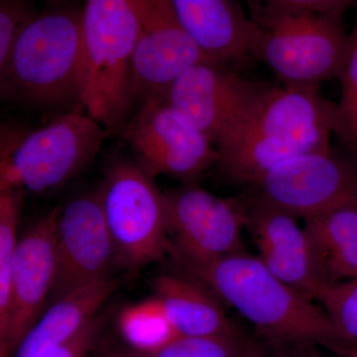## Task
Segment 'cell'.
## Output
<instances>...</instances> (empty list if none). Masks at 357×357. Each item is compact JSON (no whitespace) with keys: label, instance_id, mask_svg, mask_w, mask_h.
I'll return each instance as SVG.
<instances>
[{"label":"cell","instance_id":"obj_11","mask_svg":"<svg viewBox=\"0 0 357 357\" xmlns=\"http://www.w3.org/2000/svg\"><path fill=\"white\" fill-rule=\"evenodd\" d=\"M138 165L152 178L192 181L217 165V148L185 123L164 98H151L121 129Z\"/></svg>","mask_w":357,"mask_h":357},{"label":"cell","instance_id":"obj_23","mask_svg":"<svg viewBox=\"0 0 357 357\" xmlns=\"http://www.w3.org/2000/svg\"><path fill=\"white\" fill-rule=\"evenodd\" d=\"M318 301L342 338L349 354L357 351V277L325 284Z\"/></svg>","mask_w":357,"mask_h":357},{"label":"cell","instance_id":"obj_14","mask_svg":"<svg viewBox=\"0 0 357 357\" xmlns=\"http://www.w3.org/2000/svg\"><path fill=\"white\" fill-rule=\"evenodd\" d=\"M61 208L40 218L18 238L11 271L6 340L13 357L46 311L57 275V222Z\"/></svg>","mask_w":357,"mask_h":357},{"label":"cell","instance_id":"obj_2","mask_svg":"<svg viewBox=\"0 0 357 357\" xmlns=\"http://www.w3.org/2000/svg\"><path fill=\"white\" fill-rule=\"evenodd\" d=\"M319 89L273 86L245 126L218 150L223 177L250 187L288 160L331 148L337 103Z\"/></svg>","mask_w":357,"mask_h":357},{"label":"cell","instance_id":"obj_10","mask_svg":"<svg viewBox=\"0 0 357 357\" xmlns=\"http://www.w3.org/2000/svg\"><path fill=\"white\" fill-rule=\"evenodd\" d=\"M249 194L297 218L357 204V157L332 147L275 167L250 185Z\"/></svg>","mask_w":357,"mask_h":357},{"label":"cell","instance_id":"obj_19","mask_svg":"<svg viewBox=\"0 0 357 357\" xmlns=\"http://www.w3.org/2000/svg\"><path fill=\"white\" fill-rule=\"evenodd\" d=\"M304 220V230L325 283L357 277V204Z\"/></svg>","mask_w":357,"mask_h":357},{"label":"cell","instance_id":"obj_25","mask_svg":"<svg viewBox=\"0 0 357 357\" xmlns=\"http://www.w3.org/2000/svg\"><path fill=\"white\" fill-rule=\"evenodd\" d=\"M36 14L29 2L0 0V77L6 69L20 30Z\"/></svg>","mask_w":357,"mask_h":357},{"label":"cell","instance_id":"obj_29","mask_svg":"<svg viewBox=\"0 0 357 357\" xmlns=\"http://www.w3.org/2000/svg\"><path fill=\"white\" fill-rule=\"evenodd\" d=\"M263 354H264V349L261 345L250 342L243 357H262Z\"/></svg>","mask_w":357,"mask_h":357},{"label":"cell","instance_id":"obj_17","mask_svg":"<svg viewBox=\"0 0 357 357\" xmlns=\"http://www.w3.org/2000/svg\"><path fill=\"white\" fill-rule=\"evenodd\" d=\"M115 288L116 282L109 277L77 288L56 301L27 333L13 357H39L69 342L96 318Z\"/></svg>","mask_w":357,"mask_h":357},{"label":"cell","instance_id":"obj_24","mask_svg":"<svg viewBox=\"0 0 357 357\" xmlns=\"http://www.w3.org/2000/svg\"><path fill=\"white\" fill-rule=\"evenodd\" d=\"M250 342L241 333L178 337L147 357H243Z\"/></svg>","mask_w":357,"mask_h":357},{"label":"cell","instance_id":"obj_9","mask_svg":"<svg viewBox=\"0 0 357 357\" xmlns=\"http://www.w3.org/2000/svg\"><path fill=\"white\" fill-rule=\"evenodd\" d=\"M164 195L170 253L178 266L210 264L246 252L248 196L222 199L195 185Z\"/></svg>","mask_w":357,"mask_h":357},{"label":"cell","instance_id":"obj_20","mask_svg":"<svg viewBox=\"0 0 357 357\" xmlns=\"http://www.w3.org/2000/svg\"><path fill=\"white\" fill-rule=\"evenodd\" d=\"M117 325L129 347L145 354L158 351L178 337L155 297L124 307Z\"/></svg>","mask_w":357,"mask_h":357},{"label":"cell","instance_id":"obj_18","mask_svg":"<svg viewBox=\"0 0 357 357\" xmlns=\"http://www.w3.org/2000/svg\"><path fill=\"white\" fill-rule=\"evenodd\" d=\"M169 323L178 337L237 335L218 298L196 279L163 274L153 283Z\"/></svg>","mask_w":357,"mask_h":357},{"label":"cell","instance_id":"obj_15","mask_svg":"<svg viewBox=\"0 0 357 357\" xmlns=\"http://www.w3.org/2000/svg\"><path fill=\"white\" fill-rule=\"evenodd\" d=\"M170 4L208 64L239 73L259 62V28L239 2L170 0Z\"/></svg>","mask_w":357,"mask_h":357},{"label":"cell","instance_id":"obj_16","mask_svg":"<svg viewBox=\"0 0 357 357\" xmlns=\"http://www.w3.org/2000/svg\"><path fill=\"white\" fill-rule=\"evenodd\" d=\"M246 196L245 229L258 249V258L279 280L316 301L326 283L299 218L250 194Z\"/></svg>","mask_w":357,"mask_h":357},{"label":"cell","instance_id":"obj_5","mask_svg":"<svg viewBox=\"0 0 357 357\" xmlns=\"http://www.w3.org/2000/svg\"><path fill=\"white\" fill-rule=\"evenodd\" d=\"M137 14L132 0H89L83 9V84L89 116L121 131L134 105L133 53Z\"/></svg>","mask_w":357,"mask_h":357},{"label":"cell","instance_id":"obj_6","mask_svg":"<svg viewBox=\"0 0 357 357\" xmlns=\"http://www.w3.org/2000/svg\"><path fill=\"white\" fill-rule=\"evenodd\" d=\"M107 135L77 112L39 128L0 121V192L38 194L61 187L95 158Z\"/></svg>","mask_w":357,"mask_h":357},{"label":"cell","instance_id":"obj_3","mask_svg":"<svg viewBox=\"0 0 357 357\" xmlns=\"http://www.w3.org/2000/svg\"><path fill=\"white\" fill-rule=\"evenodd\" d=\"M349 0L248 1L261 35L259 62L285 86H321L337 79L347 58Z\"/></svg>","mask_w":357,"mask_h":357},{"label":"cell","instance_id":"obj_4","mask_svg":"<svg viewBox=\"0 0 357 357\" xmlns=\"http://www.w3.org/2000/svg\"><path fill=\"white\" fill-rule=\"evenodd\" d=\"M82 84L83 10L51 9L20 30L0 77V103L56 109L79 100Z\"/></svg>","mask_w":357,"mask_h":357},{"label":"cell","instance_id":"obj_26","mask_svg":"<svg viewBox=\"0 0 357 357\" xmlns=\"http://www.w3.org/2000/svg\"><path fill=\"white\" fill-rule=\"evenodd\" d=\"M102 325V317L96 316L76 337L39 357H86L98 342Z\"/></svg>","mask_w":357,"mask_h":357},{"label":"cell","instance_id":"obj_27","mask_svg":"<svg viewBox=\"0 0 357 357\" xmlns=\"http://www.w3.org/2000/svg\"><path fill=\"white\" fill-rule=\"evenodd\" d=\"M271 351H264L262 357H319L314 347L305 342H289V344H269Z\"/></svg>","mask_w":357,"mask_h":357},{"label":"cell","instance_id":"obj_28","mask_svg":"<svg viewBox=\"0 0 357 357\" xmlns=\"http://www.w3.org/2000/svg\"><path fill=\"white\" fill-rule=\"evenodd\" d=\"M103 357H147L146 354L135 349H112L105 352Z\"/></svg>","mask_w":357,"mask_h":357},{"label":"cell","instance_id":"obj_7","mask_svg":"<svg viewBox=\"0 0 357 357\" xmlns=\"http://www.w3.org/2000/svg\"><path fill=\"white\" fill-rule=\"evenodd\" d=\"M100 194L115 263L138 269L170 253L164 195L138 164L115 160Z\"/></svg>","mask_w":357,"mask_h":357},{"label":"cell","instance_id":"obj_12","mask_svg":"<svg viewBox=\"0 0 357 357\" xmlns=\"http://www.w3.org/2000/svg\"><path fill=\"white\" fill-rule=\"evenodd\" d=\"M132 4L139 23L133 53L134 102L165 98L185 72L208 62L178 24L170 1L132 0Z\"/></svg>","mask_w":357,"mask_h":357},{"label":"cell","instance_id":"obj_22","mask_svg":"<svg viewBox=\"0 0 357 357\" xmlns=\"http://www.w3.org/2000/svg\"><path fill=\"white\" fill-rule=\"evenodd\" d=\"M337 79L340 96L335 107L333 135L357 157V13L349 33V51Z\"/></svg>","mask_w":357,"mask_h":357},{"label":"cell","instance_id":"obj_21","mask_svg":"<svg viewBox=\"0 0 357 357\" xmlns=\"http://www.w3.org/2000/svg\"><path fill=\"white\" fill-rule=\"evenodd\" d=\"M22 195L20 192H0V357H11L7 347V319L13 255L20 238Z\"/></svg>","mask_w":357,"mask_h":357},{"label":"cell","instance_id":"obj_30","mask_svg":"<svg viewBox=\"0 0 357 357\" xmlns=\"http://www.w3.org/2000/svg\"><path fill=\"white\" fill-rule=\"evenodd\" d=\"M347 357H357V351L354 352V354H349V356H347Z\"/></svg>","mask_w":357,"mask_h":357},{"label":"cell","instance_id":"obj_13","mask_svg":"<svg viewBox=\"0 0 357 357\" xmlns=\"http://www.w3.org/2000/svg\"><path fill=\"white\" fill-rule=\"evenodd\" d=\"M56 250L57 275L48 307L77 288L109 278L115 253L100 194L79 197L61 208Z\"/></svg>","mask_w":357,"mask_h":357},{"label":"cell","instance_id":"obj_8","mask_svg":"<svg viewBox=\"0 0 357 357\" xmlns=\"http://www.w3.org/2000/svg\"><path fill=\"white\" fill-rule=\"evenodd\" d=\"M273 86L203 63L178 77L165 100L185 123L218 151L257 112Z\"/></svg>","mask_w":357,"mask_h":357},{"label":"cell","instance_id":"obj_1","mask_svg":"<svg viewBox=\"0 0 357 357\" xmlns=\"http://www.w3.org/2000/svg\"><path fill=\"white\" fill-rule=\"evenodd\" d=\"M182 269L250 321L268 344L305 342L349 356L325 310L270 273L258 256L238 253Z\"/></svg>","mask_w":357,"mask_h":357}]
</instances>
